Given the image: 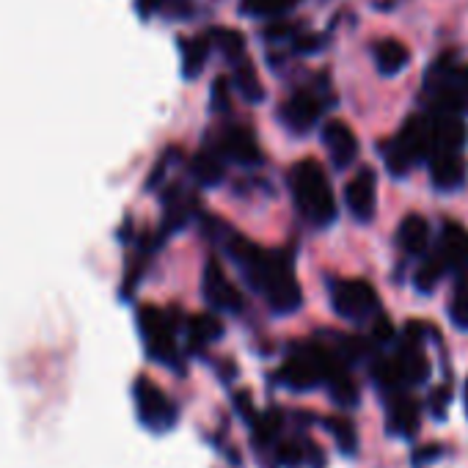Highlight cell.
<instances>
[{
	"instance_id": "1",
	"label": "cell",
	"mask_w": 468,
	"mask_h": 468,
	"mask_svg": "<svg viewBox=\"0 0 468 468\" xmlns=\"http://www.w3.org/2000/svg\"><path fill=\"white\" fill-rule=\"evenodd\" d=\"M223 246H226V254L238 262L249 284L271 303L273 312L290 314L301 306L303 295H301V284L292 268V257L287 251H265L238 231H226Z\"/></svg>"
},
{
	"instance_id": "2",
	"label": "cell",
	"mask_w": 468,
	"mask_h": 468,
	"mask_svg": "<svg viewBox=\"0 0 468 468\" xmlns=\"http://www.w3.org/2000/svg\"><path fill=\"white\" fill-rule=\"evenodd\" d=\"M290 187L298 209L314 226H328L336 218V198L331 182L317 160H301L290 171Z\"/></svg>"
},
{
	"instance_id": "3",
	"label": "cell",
	"mask_w": 468,
	"mask_h": 468,
	"mask_svg": "<svg viewBox=\"0 0 468 468\" xmlns=\"http://www.w3.org/2000/svg\"><path fill=\"white\" fill-rule=\"evenodd\" d=\"M424 89L432 100L435 113L460 116L463 111H468V64H457L452 61V56L438 58L427 72Z\"/></svg>"
},
{
	"instance_id": "4",
	"label": "cell",
	"mask_w": 468,
	"mask_h": 468,
	"mask_svg": "<svg viewBox=\"0 0 468 468\" xmlns=\"http://www.w3.org/2000/svg\"><path fill=\"white\" fill-rule=\"evenodd\" d=\"M432 154L430 146V119L427 116H410L402 130L383 146V157L391 174L402 176L408 174L416 163Z\"/></svg>"
},
{
	"instance_id": "5",
	"label": "cell",
	"mask_w": 468,
	"mask_h": 468,
	"mask_svg": "<svg viewBox=\"0 0 468 468\" xmlns=\"http://www.w3.org/2000/svg\"><path fill=\"white\" fill-rule=\"evenodd\" d=\"M342 364L328 347L323 345H301L284 364L282 369V380L284 386L295 388V391H309L320 383H325L328 372Z\"/></svg>"
},
{
	"instance_id": "6",
	"label": "cell",
	"mask_w": 468,
	"mask_h": 468,
	"mask_svg": "<svg viewBox=\"0 0 468 468\" xmlns=\"http://www.w3.org/2000/svg\"><path fill=\"white\" fill-rule=\"evenodd\" d=\"M138 328H141V336H144V345H146L152 361L176 367L179 345H176V325H174V320L165 312L146 306L138 314Z\"/></svg>"
},
{
	"instance_id": "7",
	"label": "cell",
	"mask_w": 468,
	"mask_h": 468,
	"mask_svg": "<svg viewBox=\"0 0 468 468\" xmlns=\"http://www.w3.org/2000/svg\"><path fill=\"white\" fill-rule=\"evenodd\" d=\"M133 399H135V413L141 419V424L152 432H165L176 424L179 410L176 405L168 399V394L154 386L149 378H138L133 386Z\"/></svg>"
},
{
	"instance_id": "8",
	"label": "cell",
	"mask_w": 468,
	"mask_h": 468,
	"mask_svg": "<svg viewBox=\"0 0 468 468\" xmlns=\"http://www.w3.org/2000/svg\"><path fill=\"white\" fill-rule=\"evenodd\" d=\"M334 309L353 323H364V320H375L378 317V292L372 290V284L350 279V282H336L334 292H331Z\"/></svg>"
},
{
	"instance_id": "9",
	"label": "cell",
	"mask_w": 468,
	"mask_h": 468,
	"mask_svg": "<svg viewBox=\"0 0 468 468\" xmlns=\"http://www.w3.org/2000/svg\"><path fill=\"white\" fill-rule=\"evenodd\" d=\"M220 160H231L238 165H260L262 163V152H260V144H257V135L251 127L246 124H229L220 130L218 135V144L212 146Z\"/></svg>"
},
{
	"instance_id": "10",
	"label": "cell",
	"mask_w": 468,
	"mask_h": 468,
	"mask_svg": "<svg viewBox=\"0 0 468 468\" xmlns=\"http://www.w3.org/2000/svg\"><path fill=\"white\" fill-rule=\"evenodd\" d=\"M325 97L314 89H298L287 97V102L282 105V122L292 130V133H309L323 111H325Z\"/></svg>"
},
{
	"instance_id": "11",
	"label": "cell",
	"mask_w": 468,
	"mask_h": 468,
	"mask_svg": "<svg viewBox=\"0 0 468 468\" xmlns=\"http://www.w3.org/2000/svg\"><path fill=\"white\" fill-rule=\"evenodd\" d=\"M204 295H207L209 306L218 312H240L243 309V295L229 282V276L223 273L218 260H209L204 268Z\"/></svg>"
},
{
	"instance_id": "12",
	"label": "cell",
	"mask_w": 468,
	"mask_h": 468,
	"mask_svg": "<svg viewBox=\"0 0 468 468\" xmlns=\"http://www.w3.org/2000/svg\"><path fill=\"white\" fill-rule=\"evenodd\" d=\"M345 201L347 209L358 218V220H372L375 215V201H378V182H375V171L372 168H361L345 187Z\"/></svg>"
},
{
	"instance_id": "13",
	"label": "cell",
	"mask_w": 468,
	"mask_h": 468,
	"mask_svg": "<svg viewBox=\"0 0 468 468\" xmlns=\"http://www.w3.org/2000/svg\"><path fill=\"white\" fill-rule=\"evenodd\" d=\"M323 144L328 149V157H331L334 168H347L358 157V138L339 119H334V122H328L323 127Z\"/></svg>"
},
{
	"instance_id": "14",
	"label": "cell",
	"mask_w": 468,
	"mask_h": 468,
	"mask_svg": "<svg viewBox=\"0 0 468 468\" xmlns=\"http://www.w3.org/2000/svg\"><path fill=\"white\" fill-rule=\"evenodd\" d=\"M427 119H430V146H432V154H438V152H460L463 149V144L468 138V130H465L460 116L435 113V116H427Z\"/></svg>"
},
{
	"instance_id": "15",
	"label": "cell",
	"mask_w": 468,
	"mask_h": 468,
	"mask_svg": "<svg viewBox=\"0 0 468 468\" xmlns=\"http://www.w3.org/2000/svg\"><path fill=\"white\" fill-rule=\"evenodd\" d=\"M438 257L446 271H454L463 279H468V231L463 226H457V223L443 226Z\"/></svg>"
},
{
	"instance_id": "16",
	"label": "cell",
	"mask_w": 468,
	"mask_h": 468,
	"mask_svg": "<svg viewBox=\"0 0 468 468\" xmlns=\"http://www.w3.org/2000/svg\"><path fill=\"white\" fill-rule=\"evenodd\" d=\"M430 176L438 190H454L465 182V160L460 152H438L430 157Z\"/></svg>"
},
{
	"instance_id": "17",
	"label": "cell",
	"mask_w": 468,
	"mask_h": 468,
	"mask_svg": "<svg viewBox=\"0 0 468 468\" xmlns=\"http://www.w3.org/2000/svg\"><path fill=\"white\" fill-rule=\"evenodd\" d=\"M419 419H421V410H419V402L408 394H397L391 402H388V430L394 435H416L419 430Z\"/></svg>"
},
{
	"instance_id": "18",
	"label": "cell",
	"mask_w": 468,
	"mask_h": 468,
	"mask_svg": "<svg viewBox=\"0 0 468 468\" xmlns=\"http://www.w3.org/2000/svg\"><path fill=\"white\" fill-rule=\"evenodd\" d=\"M372 56H375V67L380 75L391 78V75H399L408 61H410V50L399 42V39H380L375 48H372Z\"/></svg>"
},
{
	"instance_id": "19",
	"label": "cell",
	"mask_w": 468,
	"mask_h": 468,
	"mask_svg": "<svg viewBox=\"0 0 468 468\" xmlns=\"http://www.w3.org/2000/svg\"><path fill=\"white\" fill-rule=\"evenodd\" d=\"M212 48L207 37H193V39H179V56H182V75L187 80L198 78L201 69L207 67Z\"/></svg>"
},
{
	"instance_id": "20",
	"label": "cell",
	"mask_w": 468,
	"mask_h": 468,
	"mask_svg": "<svg viewBox=\"0 0 468 468\" xmlns=\"http://www.w3.org/2000/svg\"><path fill=\"white\" fill-rule=\"evenodd\" d=\"M231 80H234V86H238V91L243 94L246 102H254L257 105V102L265 100V89H262L260 75H257V69H254V64H251L249 56L231 64Z\"/></svg>"
},
{
	"instance_id": "21",
	"label": "cell",
	"mask_w": 468,
	"mask_h": 468,
	"mask_svg": "<svg viewBox=\"0 0 468 468\" xmlns=\"http://www.w3.org/2000/svg\"><path fill=\"white\" fill-rule=\"evenodd\" d=\"M397 240H399L405 254H421L427 249V243H430V226H427V220L421 215H408L399 223Z\"/></svg>"
},
{
	"instance_id": "22",
	"label": "cell",
	"mask_w": 468,
	"mask_h": 468,
	"mask_svg": "<svg viewBox=\"0 0 468 468\" xmlns=\"http://www.w3.org/2000/svg\"><path fill=\"white\" fill-rule=\"evenodd\" d=\"M204 37L209 39V48H215V50L223 53V58L229 61V67H231L234 61H240V58L249 56L243 34H238L234 28H209Z\"/></svg>"
},
{
	"instance_id": "23",
	"label": "cell",
	"mask_w": 468,
	"mask_h": 468,
	"mask_svg": "<svg viewBox=\"0 0 468 468\" xmlns=\"http://www.w3.org/2000/svg\"><path fill=\"white\" fill-rule=\"evenodd\" d=\"M397 361H399V367H402L405 386H408V383H410V386L421 383V380L427 378V372H430V364H427V358H424V350H421V345H416V342H408V339H405V345H402L399 353H397Z\"/></svg>"
},
{
	"instance_id": "24",
	"label": "cell",
	"mask_w": 468,
	"mask_h": 468,
	"mask_svg": "<svg viewBox=\"0 0 468 468\" xmlns=\"http://www.w3.org/2000/svg\"><path fill=\"white\" fill-rule=\"evenodd\" d=\"M190 174L201 187H212L223 179V160L215 149H201L190 160Z\"/></svg>"
},
{
	"instance_id": "25",
	"label": "cell",
	"mask_w": 468,
	"mask_h": 468,
	"mask_svg": "<svg viewBox=\"0 0 468 468\" xmlns=\"http://www.w3.org/2000/svg\"><path fill=\"white\" fill-rule=\"evenodd\" d=\"M298 6V0H240V12L249 17H268V20H279L287 12H292Z\"/></svg>"
},
{
	"instance_id": "26",
	"label": "cell",
	"mask_w": 468,
	"mask_h": 468,
	"mask_svg": "<svg viewBox=\"0 0 468 468\" xmlns=\"http://www.w3.org/2000/svg\"><path fill=\"white\" fill-rule=\"evenodd\" d=\"M185 334H187V339L196 347H207V345H212L220 336V323L212 314H196V317L187 320V331Z\"/></svg>"
},
{
	"instance_id": "27",
	"label": "cell",
	"mask_w": 468,
	"mask_h": 468,
	"mask_svg": "<svg viewBox=\"0 0 468 468\" xmlns=\"http://www.w3.org/2000/svg\"><path fill=\"white\" fill-rule=\"evenodd\" d=\"M372 378H375V383H378L383 391H399V388L405 386V375H402V367H399L397 356L380 358V361L372 367Z\"/></svg>"
},
{
	"instance_id": "28",
	"label": "cell",
	"mask_w": 468,
	"mask_h": 468,
	"mask_svg": "<svg viewBox=\"0 0 468 468\" xmlns=\"http://www.w3.org/2000/svg\"><path fill=\"white\" fill-rule=\"evenodd\" d=\"M135 4L144 17H149V15L187 17V12H190V0H135Z\"/></svg>"
},
{
	"instance_id": "29",
	"label": "cell",
	"mask_w": 468,
	"mask_h": 468,
	"mask_svg": "<svg viewBox=\"0 0 468 468\" xmlns=\"http://www.w3.org/2000/svg\"><path fill=\"white\" fill-rule=\"evenodd\" d=\"M443 273H446V268H443L441 257L435 254L432 260H427V262L416 271L413 284H416V290H419V292H432V290L438 287V282L443 279Z\"/></svg>"
},
{
	"instance_id": "30",
	"label": "cell",
	"mask_w": 468,
	"mask_h": 468,
	"mask_svg": "<svg viewBox=\"0 0 468 468\" xmlns=\"http://www.w3.org/2000/svg\"><path fill=\"white\" fill-rule=\"evenodd\" d=\"M325 427H328V432L334 435V441L339 443V449H342L345 454H353V452H356V446H358V432H356V427H353L347 419H325Z\"/></svg>"
},
{
	"instance_id": "31",
	"label": "cell",
	"mask_w": 468,
	"mask_h": 468,
	"mask_svg": "<svg viewBox=\"0 0 468 468\" xmlns=\"http://www.w3.org/2000/svg\"><path fill=\"white\" fill-rule=\"evenodd\" d=\"M452 320L463 328H468V279L460 282L452 298Z\"/></svg>"
},
{
	"instance_id": "32",
	"label": "cell",
	"mask_w": 468,
	"mask_h": 468,
	"mask_svg": "<svg viewBox=\"0 0 468 468\" xmlns=\"http://www.w3.org/2000/svg\"><path fill=\"white\" fill-rule=\"evenodd\" d=\"M212 108L229 111V78H215L212 83Z\"/></svg>"
},
{
	"instance_id": "33",
	"label": "cell",
	"mask_w": 468,
	"mask_h": 468,
	"mask_svg": "<svg viewBox=\"0 0 468 468\" xmlns=\"http://www.w3.org/2000/svg\"><path fill=\"white\" fill-rule=\"evenodd\" d=\"M298 31H301V26H295V23H290V20H284V23H276V26H271L268 31H265V39H287V37H298Z\"/></svg>"
},
{
	"instance_id": "34",
	"label": "cell",
	"mask_w": 468,
	"mask_h": 468,
	"mask_svg": "<svg viewBox=\"0 0 468 468\" xmlns=\"http://www.w3.org/2000/svg\"><path fill=\"white\" fill-rule=\"evenodd\" d=\"M449 386H438L435 391H432V397H430V408H432V413L438 416V419H443L446 416V405H449Z\"/></svg>"
},
{
	"instance_id": "35",
	"label": "cell",
	"mask_w": 468,
	"mask_h": 468,
	"mask_svg": "<svg viewBox=\"0 0 468 468\" xmlns=\"http://www.w3.org/2000/svg\"><path fill=\"white\" fill-rule=\"evenodd\" d=\"M391 336H394V328H391L388 317L378 314V317H375V325H372V339H375V342H388Z\"/></svg>"
},
{
	"instance_id": "36",
	"label": "cell",
	"mask_w": 468,
	"mask_h": 468,
	"mask_svg": "<svg viewBox=\"0 0 468 468\" xmlns=\"http://www.w3.org/2000/svg\"><path fill=\"white\" fill-rule=\"evenodd\" d=\"M465 410H468V383H465Z\"/></svg>"
}]
</instances>
